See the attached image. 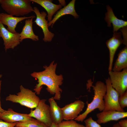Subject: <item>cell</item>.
Here are the masks:
<instances>
[{
    "label": "cell",
    "instance_id": "cell-1",
    "mask_svg": "<svg viewBox=\"0 0 127 127\" xmlns=\"http://www.w3.org/2000/svg\"><path fill=\"white\" fill-rule=\"evenodd\" d=\"M57 64L52 62L48 66H45L43 71L34 72L31 75L37 79L38 83L35 86L34 90L37 95H39L44 85L47 87L46 89L51 95H54L55 100H59L61 98L62 90L60 87L63 83V77L60 74L57 75L56 73Z\"/></svg>",
    "mask_w": 127,
    "mask_h": 127
},
{
    "label": "cell",
    "instance_id": "cell-2",
    "mask_svg": "<svg viewBox=\"0 0 127 127\" xmlns=\"http://www.w3.org/2000/svg\"><path fill=\"white\" fill-rule=\"evenodd\" d=\"M92 86L94 93L93 99L91 103H88L85 111L74 119L76 121L82 122L87 115L95 109H98L100 111H102L104 109L103 99L106 91V84L100 81H98L95 85Z\"/></svg>",
    "mask_w": 127,
    "mask_h": 127
},
{
    "label": "cell",
    "instance_id": "cell-3",
    "mask_svg": "<svg viewBox=\"0 0 127 127\" xmlns=\"http://www.w3.org/2000/svg\"><path fill=\"white\" fill-rule=\"evenodd\" d=\"M30 0H0L1 8L8 14L23 16L33 12Z\"/></svg>",
    "mask_w": 127,
    "mask_h": 127
},
{
    "label": "cell",
    "instance_id": "cell-4",
    "mask_svg": "<svg viewBox=\"0 0 127 127\" xmlns=\"http://www.w3.org/2000/svg\"><path fill=\"white\" fill-rule=\"evenodd\" d=\"M20 91L16 95L9 94L6 98V100L18 103L32 109L36 108L40 99L36 93L25 88L22 85L20 86Z\"/></svg>",
    "mask_w": 127,
    "mask_h": 127
},
{
    "label": "cell",
    "instance_id": "cell-5",
    "mask_svg": "<svg viewBox=\"0 0 127 127\" xmlns=\"http://www.w3.org/2000/svg\"><path fill=\"white\" fill-rule=\"evenodd\" d=\"M106 91L104 99V108L103 111L114 110L119 111H125L120 106L118 102L119 95L113 87L109 78L105 79Z\"/></svg>",
    "mask_w": 127,
    "mask_h": 127
},
{
    "label": "cell",
    "instance_id": "cell-6",
    "mask_svg": "<svg viewBox=\"0 0 127 127\" xmlns=\"http://www.w3.org/2000/svg\"><path fill=\"white\" fill-rule=\"evenodd\" d=\"M45 99H40L34 110H31L28 115L44 123L50 127L53 123L51 119L49 106L46 104Z\"/></svg>",
    "mask_w": 127,
    "mask_h": 127
},
{
    "label": "cell",
    "instance_id": "cell-7",
    "mask_svg": "<svg viewBox=\"0 0 127 127\" xmlns=\"http://www.w3.org/2000/svg\"><path fill=\"white\" fill-rule=\"evenodd\" d=\"M109 74L112 87L121 95L127 91V68L120 71H109Z\"/></svg>",
    "mask_w": 127,
    "mask_h": 127
},
{
    "label": "cell",
    "instance_id": "cell-8",
    "mask_svg": "<svg viewBox=\"0 0 127 127\" xmlns=\"http://www.w3.org/2000/svg\"><path fill=\"white\" fill-rule=\"evenodd\" d=\"M20 33H12L6 29L0 21V37L4 41L6 52L9 49H14L20 43Z\"/></svg>",
    "mask_w": 127,
    "mask_h": 127
},
{
    "label": "cell",
    "instance_id": "cell-9",
    "mask_svg": "<svg viewBox=\"0 0 127 127\" xmlns=\"http://www.w3.org/2000/svg\"><path fill=\"white\" fill-rule=\"evenodd\" d=\"M33 8V12L36 16L34 22L42 30L44 34L43 40L46 42H51L54 37V35L48 29V21L45 19L47 15L46 12L44 11L40 12L36 7H34Z\"/></svg>",
    "mask_w": 127,
    "mask_h": 127
},
{
    "label": "cell",
    "instance_id": "cell-10",
    "mask_svg": "<svg viewBox=\"0 0 127 127\" xmlns=\"http://www.w3.org/2000/svg\"><path fill=\"white\" fill-rule=\"evenodd\" d=\"M85 104L83 101L78 100L61 108L63 119L69 120L76 118L83 110Z\"/></svg>",
    "mask_w": 127,
    "mask_h": 127
},
{
    "label": "cell",
    "instance_id": "cell-11",
    "mask_svg": "<svg viewBox=\"0 0 127 127\" xmlns=\"http://www.w3.org/2000/svg\"><path fill=\"white\" fill-rule=\"evenodd\" d=\"M121 35V32H115L114 33L112 37L108 40L106 43L109 53V71H112L113 59L115 52L119 46L123 43Z\"/></svg>",
    "mask_w": 127,
    "mask_h": 127
},
{
    "label": "cell",
    "instance_id": "cell-12",
    "mask_svg": "<svg viewBox=\"0 0 127 127\" xmlns=\"http://www.w3.org/2000/svg\"><path fill=\"white\" fill-rule=\"evenodd\" d=\"M97 122L99 124L105 123L112 121H117L127 117V112L114 110L103 111L96 114Z\"/></svg>",
    "mask_w": 127,
    "mask_h": 127
},
{
    "label": "cell",
    "instance_id": "cell-13",
    "mask_svg": "<svg viewBox=\"0 0 127 127\" xmlns=\"http://www.w3.org/2000/svg\"><path fill=\"white\" fill-rule=\"evenodd\" d=\"M33 119L29 116L28 114L16 112L11 108L8 109L7 111L5 110L0 115V119L11 123L28 121L32 120Z\"/></svg>",
    "mask_w": 127,
    "mask_h": 127
},
{
    "label": "cell",
    "instance_id": "cell-14",
    "mask_svg": "<svg viewBox=\"0 0 127 127\" xmlns=\"http://www.w3.org/2000/svg\"><path fill=\"white\" fill-rule=\"evenodd\" d=\"M35 17L34 16L19 17H14L7 13H0V21L3 25L7 26L8 30L13 33L17 32L15 29L19 23L24 20Z\"/></svg>",
    "mask_w": 127,
    "mask_h": 127
},
{
    "label": "cell",
    "instance_id": "cell-15",
    "mask_svg": "<svg viewBox=\"0 0 127 127\" xmlns=\"http://www.w3.org/2000/svg\"><path fill=\"white\" fill-rule=\"evenodd\" d=\"M107 12L105 14V20L107 26L110 27L111 24L113 27V32H117L120 28L127 26V21L118 19L115 15L112 9L109 5L106 6Z\"/></svg>",
    "mask_w": 127,
    "mask_h": 127
},
{
    "label": "cell",
    "instance_id": "cell-16",
    "mask_svg": "<svg viewBox=\"0 0 127 127\" xmlns=\"http://www.w3.org/2000/svg\"><path fill=\"white\" fill-rule=\"evenodd\" d=\"M75 0H72L67 5L58 11L53 18L48 23V27L53 26L56 21L61 16L67 14L73 16L75 18H78L79 16L76 13L75 9Z\"/></svg>",
    "mask_w": 127,
    "mask_h": 127
},
{
    "label": "cell",
    "instance_id": "cell-17",
    "mask_svg": "<svg viewBox=\"0 0 127 127\" xmlns=\"http://www.w3.org/2000/svg\"><path fill=\"white\" fill-rule=\"evenodd\" d=\"M34 18L26 19L25 20L24 25L20 34V42L24 40L27 39H30L35 41L39 40L38 36L35 34L32 29L33 20Z\"/></svg>",
    "mask_w": 127,
    "mask_h": 127
},
{
    "label": "cell",
    "instance_id": "cell-18",
    "mask_svg": "<svg viewBox=\"0 0 127 127\" xmlns=\"http://www.w3.org/2000/svg\"><path fill=\"white\" fill-rule=\"evenodd\" d=\"M31 2H35L40 5L44 8L47 12L48 21L49 22L52 20L53 15L58 10L61 8L62 6L57 5L52 2L50 0H30Z\"/></svg>",
    "mask_w": 127,
    "mask_h": 127
},
{
    "label": "cell",
    "instance_id": "cell-19",
    "mask_svg": "<svg viewBox=\"0 0 127 127\" xmlns=\"http://www.w3.org/2000/svg\"><path fill=\"white\" fill-rule=\"evenodd\" d=\"M48 101L50 104V115L52 122L58 125L63 119L61 108L58 105L53 97L49 98Z\"/></svg>",
    "mask_w": 127,
    "mask_h": 127
},
{
    "label": "cell",
    "instance_id": "cell-20",
    "mask_svg": "<svg viewBox=\"0 0 127 127\" xmlns=\"http://www.w3.org/2000/svg\"><path fill=\"white\" fill-rule=\"evenodd\" d=\"M127 68V46H125L119 52L114 64L112 71H120Z\"/></svg>",
    "mask_w": 127,
    "mask_h": 127
},
{
    "label": "cell",
    "instance_id": "cell-21",
    "mask_svg": "<svg viewBox=\"0 0 127 127\" xmlns=\"http://www.w3.org/2000/svg\"><path fill=\"white\" fill-rule=\"evenodd\" d=\"M16 127H49L44 123L33 119L28 121L16 123Z\"/></svg>",
    "mask_w": 127,
    "mask_h": 127
},
{
    "label": "cell",
    "instance_id": "cell-22",
    "mask_svg": "<svg viewBox=\"0 0 127 127\" xmlns=\"http://www.w3.org/2000/svg\"><path fill=\"white\" fill-rule=\"evenodd\" d=\"M57 125L58 127H85L84 125L78 123L73 120L62 121Z\"/></svg>",
    "mask_w": 127,
    "mask_h": 127
},
{
    "label": "cell",
    "instance_id": "cell-23",
    "mask_svg": "<svg viewBox=\"0 0 127 127\" xmlns=\"http://www.w3.org/2000/svg\"><path fill=\"white\" fill-rule=\"evenodd\" d=\"M118 102L120 107L123 109L127 106V91L119 96Z\"/></svg>",
    "mask_w": 127,
    "mask_h": 127
},
{
    "label": "cell",
    "instance_id": "cell-24",
    "mask_svg": "<svg viewBox=\"0 0 127 127\" xmlns=\"http://www.w3.org/2000/svg\"><path fill=\"white\" fill-rule=\"evenodd\" d=\"M85 127H101L100 124L93 119L91 117L84 121Z\"/></svg>",
    "mask_w": 127,
    "mask_h": 127
},
{
    "label": "cell",
    "instance_id": "cell-25",
    "mask_svg": "<svg viewBox=\"0 0 127 127\" xmlns=\"http://www.w3.org/2000/svg\"><path fill=\"white\" fill-rule=\"evenodd\" d=\"M16 123H9L0 120V127H15Z\"/></svg>",
    "mask_w": 127,
    "mask_h": 127
},
{
    "label": "cell",
    "instance_id": "cell-26",
    "mask_svg": "<svg viewBox=\"0 0 127 127\" xmlns=\"http://www.w3.org/2000/svg\"><path fill=\"white\" fill-rule=\"evenodd\" d=\"M127 26L123 28V29H122L121 32L123 33V35H124L123 37V43L126 46H127V37H126L127 35Z\"/></svg>",
    "mask_w": 127,
    "mask_h": 127
},
{
    "label": "cell",
    "instance_id": "cell-27",
    "mask_svg": "<svg viewBox=\"0 0 127 127\" xmlns=\"http://www.w3.org/2000/svg\"><path fill=\"white\" fill-rule=\"evenodd\" d=\"M120 127H127V119H124L120 120L118 123Z\"/></svg>",
    "mask_w": 127,
    "mask_h": 127
},
{
    "label": "cell",
    "instance_id": "cell-28",
    "mask_svg": "<svg viewBox=\"0 0 127 127\" xmlns=\"http://www.w3.org/2000/svg\"><path fill=\"white\" fill-rule=\"evenodd\" d=\"M1 81H0V113H2L5 110L3 109L1 107V101L0 100V93L1 90Z\"/></svg>",
    "mask_w": 127,
    "mask_h": 127
},
{
    "label": "cell",
    "instance_id": "cell-29",
    "mask_svg": "<svg viewBox=\"0 0 127 127\" xmlns=\"http://www.w3.org/2000/svg\"><path fill=\"white\" fill-rule=\"evenodd\" d=\"M60 2V4L62 6H65L66 5V3L65 0H58Z\"/></svg>",
    "mask_w": 127,
    "mask_h": 127
},
{
    "label": "cell",
    "instance_id": "cell-30",
    "mask_svg": "<svg viewBox=\"0 0 127 127\" xmlns=\"http://www.w3.org/2000/svg\"><path fill=\"white\" fill-rule=\"evenodd\" d=\"M112 127H120L118 124V123H117L114 124Z\"/></svg>",
    "mask_w": 127,
    "mask_h": 127
},
{
    "label": "cell",
    "instance_id": "cell-31",
    "mask_svg": "<svg viewBox=\"0 0 127 127\" xmlns=\"http://www.w3.org/2000/svg\"><path fill=\"white\" fill-rule=\"evenodd\" d=\"M50 127H58L57 125L54 123H52Z\"/></svg>",
    "mask_w": 127,
    "mask_h": 127
},
{
    "label": "cell",
    "instance_id": "cell-32",
    "mask_svg": "<svg viewBox=\"0 0 127 127\" xmlns=\"http://www.w3.org/2000/svg\"><path fill=\"white\" fill-rule=\"evenodd\" d=\"M2 77V75L1 74H0V79L1 77Z\"/></svg>",
    "mask_w": 127,
    "mask_h": 127
},
{
    "label": "cell",
    "instance_id": "cell-33",
    "mask_svg": "<svg viewBox=\"0 0 127 127\" xmlns=\"http://www.w3.org/2000/svg\"><path fill=\"white\" fill-rule=\"evenodd\" d=\"M1 113H0V114H1Z\"/></svg>",
    "mask_w": 127,
    "mask_h": 127
},
{
    "label": "cell",
    "instance_id": "cell-34",
    "mask_svg": "<svg viewBox=\"0 0 127 127\" xmlns=\"http://www.w3.org/2000/svg\"></svg>",
    "mask_w": 127,
    "mask_h": 127
}]
</instances>
